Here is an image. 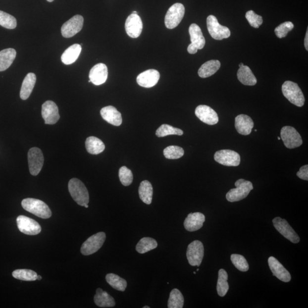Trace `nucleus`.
Here are the masks:
<instances>
[{"mask_svg":"<svg viewBox=\"0 0 308 308\" xmlns=\"http://www.w3.org/2000/svg\"><path fill=\"white\" fill-rule=\"evenodd\" d=\"M23 208L42 219L50 218L51 211L48 205L39 199L26 198L21 203Z\"/></svg>","mask_w":308,"mask_h":308,"instance_id":"nucleus-1","label":"nucleus"},{"mask_svg":"<svg viewBox=\"0 0 308 308\" xmlns=\"http://www.w3.org/2000/svg\"><path fill=\"white\" fill-rule=\"evenodd\" d=\"M28 156L29 171L32 175L36 176L43 167L44 157L43 152L39 148H33L29 150Z\"/></svg>","mask_w":308,"mask_h":308,"instance_id":"nucleus-13","label":"nucleus"},{"mask_svg":"<svg viewBox=\"0 0 308 308\" xmlns=\"http://www.w3.org/2000/svg\"><path fill=\"white\" fill-rule=\"evenodd\" d=\"M277 139H278V140H281V138H280V137H277Z\"/></svg>","mask_w":308,"mask_h":308,"instance_id":"nucleus-53","label":"nucleus"},{"mask_svg":"<svg viewBox=\"0 0 308 308\" xmlns=\"http://www.w3.org/2000/svg\"><path fill=\"white\" fill-rule=\"evenodd\" d=\"M244 66V64H243V63H240V64H239V67H242V66Z\"/></svg>","mask_w":308,"mask_h":308,"instance_id":"nucleus-48","label":"nucleus"},{"mask_svg":"<svg viewBox=\"0 0 308 308\" xmlns=\"http://www.w3.org/2000/svg\"><path fill=\"white\" fill-rule=\"evenodd\" d=\"M18 230L23 234L28 235H36L41 231V225L34 219L27 216L20 215L17 218Z\"/></svg>","mask_w":308,"mask_h":308,"instance_id":"nucleus-15","label":"nucleus"},{"mask_svg":"<svg viewBox=\"0 0 308 308\" xmlns=\"http://www.w3.org/2000/svg\"><path fill=\"white\" fill-rule=\"evenodd\" d=\"M84 206H85V208H88L89 207V205H86Z\"/></svg>","mask_w":308,"mask_h":308,"instance_id":"nucleus-49","label":"nucleus"},{"mask_svg":"<svg viewBox=\"0 0 308 308\" xmlns=\"http://www.w3.org/2000/svg\"><path fill=\"white\" fill-rule=\"evenodd\" d=\"M160 78L158 71L150 69L141 73L137 78V82L142 87L150 88L156 85Z\"/></svg>","mask_w":308,"mask_h":308,"instance_id":"nucleus-20","label":"nucleus"},{"mask_svg":"<svg viewBox=\"0 0 308 308\" xmlns=\"http://www.w3.org/2000/svg\"><path fill=\"white\" fill-rule=\"evenodd\" d=\"M126 32L131 38L136 39L141 35L143 23L138 14H131L127 17L125 23Z\"/></svg>","mask_w":308,"mask_h":308,"instance_id":"nucleus-18","label":"nucleus"},{"mask_svg":"<svg viewBox=\"0 0 308 308\" xmlns=\"http://www.w3.org/2000/svg\"><path fill=\"white\" fill-rule=\"evenodd\" d=\"M191 44L187 48L190 54H196L198 50H201L205 46V40L202 30L195 24H191L189 28Z\"/></svg>","mask_w":308,"mask_h":308,"instance_id":"nucleus-8","label":"nucleus"},{"mask_svg":"<svg viewBox=\"0 0 308 308\" xmlns=\"http://www.w3.org/2000/svg\"><path fill=\"white\" fill-rule=\"evenodd\" d=\"M220 66V62L217 60H211L201 66L198 70V75L203 78L211 77L218 71Z\"/></svg>","mask_w":308,"mask_h":308,"instance_id":"nucleus-28","label":"nucleus"},{"mask_svg":"<svg viewBox=\"0 0 308 308\" xmlns=\"http://www.w3.org/2000/svg\"><path fill=\"white\" fill-rule=\"evenodd\" d=\"M185 13V7L181 3H176L168 10L164 18V23L169 29H174L182 21Z\"/></svg>","mask_w":308,"mask_h":308,"instance_id":"nucleus-5","label":"nucleus"},{"mask_svg":"<svg viewBox=\"0 0 308 308\" xmlns=\"http://www.w3.org/2000/svg\"><path fill=\"white\" fill-rule=\"evenodd\" d=\"M84 18L76 15L62 26L61 33L65 38H70L80 32L84 25Z\"/></svg>","mask_w":308,"mask_h":308,"instance_id":"nucleus-14","label":"nucleus"},{"mask_svg":"<svg viewBox=\"0 0 308 308\" xmlns=\"http://www.w3.org/2000/svg\"><path fill=\"white\" fill-rule=\"evenodd\" d=\"M184 150L178 146H170L163 150V154L168 159H178L184 155Z\"/></svg>","mask_w":308,"mask_h":308,"instance_id":"nucleus-39","label":"nucleus"},{"mask_svg":"<svg viewBox=\"0 0 308 308\" xmlns=\"http://www.w3.org/2000/svg\"><path fill=\"white\" fill-rule=\"evenodd\" d=\"M139 195L143 202L146 205L152 204L153 196V188L152 183L148 180L141 183L139 187Z\"/></svg>","mask_w":308,"mask_h":308,"instance_id":"nucleus-32","label":"nucleus"},{"mask_svg":"<svg viewBox=\"0 0 308 308\" xmlns=\"http://www.w3.org/2000/svg\"><path fill=\"white\" fill-rule=\"evenodd\" d=\"M195 115L202 122L209 125H216L219 122L216 112L206 105H199L195 109Z\"/></svg>","mask_w":308,"mask_h":308,"instance_id":"nucleus-16","label":"nucleus"},{"mask_svg":"<svg viewBox=\"0 0 308 308\" xmlns=\"http://www.w3.org/2000/svg\"><path fill=\"white\" fill-rule=\"evenodd\" d=\"M273 223L276 230L289 241L293 243H298L300 242L299 235L286 220L277 217L273 219Z\"/></svg>","mask_w":308,"mask_h":308,"instance_id":"nucleus-12","label":"nucleus"},{"mask_svg":"<svg viewBox=\"0 0 308 308\" xmlns=\"http://www.w3.org/2000/svg\"><path fill=\"white\" fill-rule=\"evenodd\" d=\"M120 181L123 186H129L133 182V172L126 166L120 168L119 170Z\"/></svg>","mask_w":308,"mask_h":308,"instance_id":"nucleus-42","label":"nucleus"},{"mask_svg":"<svg viewBox=\"0 0 308 308\" xmlns=\"http://www.w3.org/2000/svg\"><path fill=\"white\" fill-rule=\"evenodd\" d=\"M105 240H106V234L103 232L97 233L90 236L82 244L81 248L82 254L88 256V255L97 253L103 247Z\"/></svg>","mask_w":308,"mask_h":308,"instance_id":"nucleus-9","label":"nucleus"},{"mask_svg":"<svg viewBox=\"0 0 308 308\" xmlns=\"http://www.w3.org/2000/svg\"><path fill=\"white\" fill-rule=\"evenodd\" d=\"M205 220V216L201 212L190 213L184 221V226L188 231H196L203 227Z\"/></svg>","mask_w":308,"mask_h":308,"instance_id":"nucleus-22","label":"nucleus"},{"mask_svg":"<svg viewBox=\"0 0 308 308\" xmlns=\"http://www.w3.org/2000/svg\"><path fill=\"white\" fill-rule=\"evenodd\" d=\"M42 116L47 125H54L60 118L58 108L54 102L47 101L42 106Z\"/></svg>","mask_w":308,"mask_h":308,"instance_id":"nucleus-17","label":"nucleus"},{"mask_svg":"<svg viewBox=\"0 0 308 308\" xmlns=\"http://www.w3.org/2000/svg\"><path fill=\"white\" fill-rule=\"evenodd\" d=\"M36 82V76L35 74L30 73L26 75L22 82L20 98L22 100H26L31 95L33 90L35 88Z\"/></svg>","mask_w":308,"mask_h":308,"instance_id":"nucleus-25","label":"nucleus"},{"mask_svg":"<svg viewBox=\"0 0 308 308\" xmlns=\"http://www.w3.org/2000/svg\"><path fill=\"white\" fill-rule=\"evenodd\" d=\"M280 138L285 147L289 149L299 148L303 144L301 135L294 127L291 126H284L281 129Z\"/></svg>","mask_w":308,"mask_h":308,"instance_id":"nucleus-6","label":"nucleus"},{"mask_svg":"<svg viewBox=\"0 0 308 308\" xmlns=\"http://www.w3.org/2000/svg\"><path fill=\"white\" fill-rule=\"evenodd\" d=\"M94 300L96 305L101 308H112L115 306L114 298L101 288L97 289Z\"/></svg>","mask_w":308,"mask_h":308,"instance_id":"nucleus-27","label":"nucleus"},{"mask_svg":"<svg viewBox=\"0 0 308 308\" xmlns=\"http://www.w3.org/2000/svg\"><path fill=\"white\" fill-rule=\"evenodd\" d=\"M184 306V298L178 289H174L170 295L168 302V308H182Z\"/></svg>","mask_w":308,"mask_h":308,"instance_id":"nucleus-36","label":"nucleus"},{"mask_svg":"<svg viewBox=\"0 0 308 308\" xmlns=\"http://www.w3.org/2000/svg\"><path fill=\"white\" fill-rule=\"evenodd\" d=\"M82 51L81 45L74 44L67 48L61 56V61L64 64H72L77 61Z\"/></svg>","mask_w":308,"mask_h":308,"instance_id":"nucleus-26","label":"nucleus"},{"mask_svg":"<svg viewBox=\"0 0 308 308\" xmlns=\"http://www.w3.org/2000/svg\"><path fill=\"white\" fill-rule=\"evenodd\" d=\"M204 244L199 240L190 243L187 250V258L189 264L192 266H199L204 257Z\"/></svg>","mask_w":308,"mask_h":308,"instance_id":"nucleus-10","label":"nucleus"},{"mask_svg":"<svg viewBox=\"0 0 308 308\" xmlns=\"http://www.w3.org/2000/svg\"><path fill=\"white\" fill-rule=\"evenodd\" d=\"M68 189L71 197L78 205L85 206L89 202V194L88 189L80 180L71 179L68 184Z\"/></svg>","mask_w":308,"mask_h":308,"instance_id":"nucleus-2","label":"nucleus"},{"mask_svg":"<svg viewBox=\"0 0 308 308\" xmlns=\"http://www.w3.org/2000/svg\"><path fill=\"white\" fill-rule=\"evenodd\" d=\"M206 26L210 35L213 39L222 40L231 36V32L226 26L221 25L215 16L210 15L206 18Z\"/></svg>","mask_w":308,"mask_h":308,"instance_id":"nucleus-7","label":"nucleus"},{"mask_svg":"<svg viewBox=\"0 0 308 308\" xmlns=\"http://www.w3.org/2000/svg\"><path fill=\"white\" fill-rule=\"evenodd\" d=\"M304 45H305V48L306 50L308 51V29H307L306 35L305 37V40H304Z\"/></svg>","mask_w":308,"mask_h":308,"instance_id":"nucleus-46","label":"nucleus"},{"mask_svg":"<svg viewBox=\"0 0 308 308\" xmlns=\"http://www.w3.org/2000/svg\"><path fill=\"white\" fill-rule=\"evenodd\" d=\"M157 243L155 239L151 238H144L141 239L136 246L138 253L144 254L148 252L155 249Z\"/></svg>","mask_w":308,"mask_h":308,"instance_id":"nucleus-35","label":"nucleus"},{"mask_svg":"<svg viewBox=\"0 0 308 308\" xmlns=\"http://www.w3.org/2000/svg\"><path fill=\"white\" fill-rule=\"evenodd\" d=\"M150 307L149 306H145L144 307H143V308H150Z\"/></svg>","mask_w":308,"mask_h":308,"instance_id":"nucleus-51","label":"nucleus"},{"mask_svg":"<svg viewBox=\"0 0 308 308\" xmlns=\"http://www.w3.org/2000/svg\"><path fill=\"white\" fill-rule=\"evenodd\" d=\"M237 76L239 81L244 85L254 86L257 84V78L249 66L240 67Z\"/></svg>","mask_w":308,"mask_h":308,"instance_id":"nucleus-29","label":"nucleus"},{"mask_svg":"<svg viewBox=\"0 0 308 308\" xmlns=\"http://www.w3.org/2000/svg\"><path fill=\"white\" fill-rule=\"evenodd\" d=\"M106 280L112 288L119 291H125L127 286V281L125 279L114 273L107 274Z\"/></svg>","mask_w":308,"mask_h":308,"instance_id":"nucleus-33","label":"nucleus"},{"mask_svg":"<svg viewBox=\"0 0 308 308\" xmlns=\"http://www.w3.org/2000/svg\"><path fill=\"white\" fill-rule=\"evenodd\" d=\"M235 128L243 135H249L254 126L253 120L249 116L240 114L235 118Z\"/></svg>","mask_w":308,"mask_h":308,"instance_id":"nucleus-24","label":"nucleus"},{"mask_svg":"<svg viewBox=\"0 0 308 308\" xmlns=\"http://www.w3.org/2000/svg\"><path fill=\"white\" fill-rule=\"evenodd\" d=\"M284 96L292 104L298 107H302L305 103V97L301 89L295 82L285 81L282 86Z\"/></svg>","mask_w":308,"mask_h":308,"instance_id":"nucleus-3","label":"nucleus"},{"mask_svg":"<svg viewBox=\"0 0 308 308\" xmlns=\"http://www.w3.org/2000/svg\"><path fill=\"white\" fill-rule=\"evenodd\" d=\"M268 264L273 276H276L277 279L285 283H288L291 281V274L289 273L287 269L284 268V266L280 263L279 260H277V259L273 257H270L268 258Z\"/></svg>","mask_w":308,"mask_h":308,"instance_id":"nucleus-21","label":"nucleus"},{"mask_svg":"<svg viewBox=\"0 0 308 308\" xmlns=\"http://www.w3.org/2000/svg\"><path fill=\"white\" fill-rule=\"evenodd\" d=\"M107 77V67L104 63H98L90 71V80L94 85L99 86L103 84L106 81Z\"/></svg>","mask_w":308,"mask_h":308,"instance_id":"nucleus-19","label":"nucleus"},{"mask_svg":"<svg viewBox=\"0 0 308 308\" xmlns=\"http://www.w3.org/2000/svg\"><path fill=\"white\" fill-rule=\"evenodd\" d=\"M297 176L303 180H307V181L308 180V166L307 164L300 168V170L297 172Z\"/></svg>","mask_w":308,"mask_h":308,"instance_id":"nucleus-45","label":"nucleus"},{"mask_svg":"<svg viewBox=\"0 0 308 308\" xmlns=\"http://www.w3.org/2000/svg\"><path fill=\"white\" fill-rule=\"evenodd\" d=\"M214 159L223 166L234 167L238 166L241 160L239 154L231 150H221L216 152Z\"/></svg>","mask_w":308,"mask_h":308,"instance_id":"nucleus-11","label":"nucleus"},{"mask_svg":"<svg viewBox=\"0 0 308 308\" xmlns=\"http://www.w3.org/2000/svg\"><path fill=\"white\" fill-rule=\"evenodd\" d=\"M15 279L26 281H32L37 280V274L31 269H17L12 273Z\"/></svg>","mask_w":308,"mask_h":308,"instance_id":"nucleus-37","label":"nucleus"},{"mask_svg":"<svg viewBox=\"0 0 308 308\" xmlns=\"http://www.w3.org/2000/svg\"><path fill=\"white\" fill-rule=\"evenodd\" d=\"M85 146L88 152L93 155H98L103 153L105 149L103 142L95 137H90L86 139Z\"/></svg>","mask_w":308,"mask_h":308,"instance_id":"nucleus-31","label":"nucleus"},{"mask_svg":"<svg viewBox=\"0 0 308 308\" xmlns=\"http://www.w3.org/2000/svg\"><path fill=\"white\" fill-rule=\"evenodd\" d=\"M246 17L250 25L255 28H258L263 22L262 17L255 13L253 10L247 12Z\"/></svg>","mask_w":308,"mask_h":308,"instance_id":"nucleus-44","label":"nucleus"},{"mask_svg":"<svg viewBox=\"0 0 308 308\" xmlns=\"http://www.w3.org/2000/svg\"><path fill=\"white\" fill-rule=\"evenodd\" d=\"M294 28L292 22L287 21L278 26L275 30V33L278 38L282 39L286 37L288 33Z\"/></svg>","mask_w":308,"mask_h":308,"instance_id":"nucleus-43","label":"nucleus"},{"mask_svg":"<svg viewBox=\"0 0 308 308\" xmlns=\"http://www.w3.org/2000/svg\"><path fill=\"white\" fill-rule=\"evenodd\" d=\"M227 280L228 274L227 272L223 269H220L216 289L217 294L220 297H224L227 294L229 290V285Z\"/></svg>","mask_w":308,"mask_h":308,"instance_id":"nucleus-34","label":"nucleus"},{"mask_svg":"<svg viewBox=\"0 0 308 308\" xmlns=\"http://www.w3.org/2000/svg\"><path fill=\"white\" fill-rule=\"evenodd\" d=\"M101 115L104 121L111 125L119 126L122 123L121 112L114 106H108L103 108L101 110Z\"/></svg>","mask_w":308,"mask_h":308,"instance_id":"nucleus-23","label":"nucleus"},{"mask_svg":"<svg viewBox=\"0 0 308 308\" xmlns=\"http://www.w3.org/2000/svg\"><path fill=\"white\" fill-rule=\"evenodd\" d=\"M233 264L242 272H247L249 269V265L245 257L242 255L233 254L231 257Z\"/></svg>","mask_w":308,"mask_h":308,"instance_id":"nucleus-41","label":"nucleus"},{"mask_svg":"<svg viewBox=\"0 0 308 308\" xmlns=\"http://www.w3.org/2000/svg\"><path fill=\"white\" fill-rule=\"evenodd\" d=\"M199 269H197V272H198V271H199Z\"/></svg>","mask_w":308,"mask_h":308,"instance_id":"nucleus-54","label":"nucleus"},{"mask_svg":"<svg viewBox=\"0 0 308 308\" xmlns=\"http://www.w3.org/2000/svg\"><path fill=\"white\" fill-rule=\"evenodd\" d=\"M0 25L6 29L16 28L17 20L12 15L0 10Z\"/></svg>","mask_w":308,"mask_h":308,"instance_id":"nucleus-40","label":"nucleus"},{"mask_svg":"<svg viewBox=\"0 0 308 308\" xmlns=\"http://www.w3.org/2000/svg\"><path fill=\"white\" fill-rule=\"evenodd\" d=\"M133 14H138L137 12H136V11H134V12H133Z\"/></svg>","mask_w":308,"mask_h":308,"instance_id":"nucleus-52","label":"nucleus"},{"mask_svg":"<svg viewBox=\"0 0 308 308\" xmlns=\"http://www.w3.org/2000/svg\"><path fill=\"white\" fill-rule=\"evenodd\" d=\"M41 279H42V277H41V276L37 275V280H41Z\"/></svg>","mask_w":308,"mask_h":308,"instance_id":"nucleus-47","label":"nucleus"},{"mask_svg":"<svg viewBox=\"0 0 308 308\" xmlns=\"http://www.w3.org/2000/svg\"><path fill=\"white\" fill-rule=\"evenodd\" d=\"M235 189L228 191L226 195L227 200L230 202H239L246 198L251 190L254 189L253 183L248 180L240 179L235 183Z\"/></svg>","mask_w":308,"mask_h":308,"instance_id":"nucleus-4","label":"nucleus"},{"mask_svg":"<svg viewBox=\"0 0 308 308\" xmlns=\"http://www.w3.org/2000/svg\"><path fill=\"white\" fill-rule=\"evenodd\" d=\"M183 131L178 128L172 127L167 124L161 125L156 131V135L157 137H164L170 135H182Z\"/></svg>","mask_w":308,"mask_h":308,"instance_id":"nucleus-38","label":"nucleus"},{"mask_svg":"<svg viewBox=\"0 0 308 308\" xmlns=\"http://www.w3.org/2000/svg\"><path fill=\"white\" fill-rule=\"evenodd\" d=\"M47 1H48V2H51L53 1H54V0H47Z\"/></svg>","mask_w":308,"mask_h":308,"instance_id":"nucleus-50","label":"nucleus"},{"mask_svg":"<svg viewBox=\"0 0 308 308\" xmlns=\"http://www.w3.org/2000/svg\"><path fill=\"white\" fill-rule=\"evenodd\" d=\"M17 52L14 49L9 48L0 51V71H5L12 64Z\"/></svg>","mask_w":308,"mask_h":308,"instance_id":"nucleus-30","label":"nucleus"}]
</instances>
